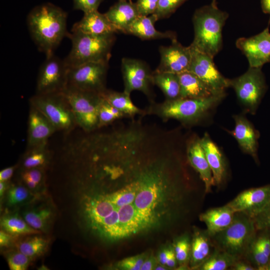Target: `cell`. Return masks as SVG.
I'll return each mask as SVG.
<instances>
[{
	"label": "cell",
	"mask_w": 270,
	"mask_h": 270,
	"mask_svg": "<svg viewBox=\"0 0 270 270\" xmlns=\"http://www.w3.org/2000/svg\"><path fill=\"white\" fill-rule=\"evenodd\" d=\"M256 231L253 218L236 212L231 224L211 238L214 248L238 258H244Z\"/></svg>",
	"instance_id": "obj_5"
},
{
	"label": "cell",
	"mask_w": 270,
	"mask_h": 270,
	"mask_svg": "<svg viewBox=\"0 0 270 270\" xmlns=\"http://www.w3.org/2000/svg\"><path fill=\"white\" fill-rule=\"evenodd\" d=\"M6 260L10 270H25L32 259L18 250L10 252L7 255Z\"/></svg>",
	"instance_id": "obj_39"
},
{
	"label": "cell",
	"mask_w": 270,
	"mask_h": 270,
	"mask_svg": "<svg viewBox=\"0 0 270 270\" xmlns=\"http://www.w3.org/2000/svg\"><path fill=\"white\" fill-rule=\"evenodd\" d=\"M178 76L180 86V98H202L215 95L191 72L185 71Z\"/></svg>",
	"instance_id": "obj_27"
},
{
	"label": "cell",
	"mask_w": 270,
	"mask_h": 270,
	"mask_svg": "<svg viewBox=\"0 0 270 270\" xmlns=\"http://www.w3.org/2000/svg\"><path fill=\"white\" fill-rule=\"evenodd\" d=\"M123 118H127L122 112L102 98L98 110V129L109 126Z\"/></svg>",
	"instance_id": "obj_35"
},
{
	"label": "cell",
	"mask_w": 270,
	"mask_h": 270,
	"mask_svg": "<svg viewBox=\"0 0 270 270\" xmlns=\"http://www.w3.org/2000/svg\"><path fill=\"white\" fill-rule=\"evenodd\" d=\"M191 239L188 234L177 238L172 244L179 268H188L190 254Z\"/></svg>",
	"instance_id": "obj_36"
},
{
	"label": "cell",
	"mask_w": 270,
	"mask_h": 270,
	"mask_svg": "<svg viewBox=\"0 0 270 270\" xmlns=\"http://www.w3.org/2000/svg\"><path fill=\"white\" fill-rule=\"evenodd\" d=\"M68 67L54 54L46 57L37 78L36 94L62 92L68 84Z\"/></svg>",
	"instance_id": "obj_10"
},
{
	"label": "cell",
	"mask_w": 270,
	"mask_h": 270,
	"mask_svg": "<svg viewBox=\"0 0 270 270\" xmlns=\"http://www.w3.org/2000/svg\"><path fill=\"white\" fill-rule=\"evenodd\" d=\"M30 191L22 185H10L6 194V206L9 208H16L30 202V200H34Z\"/></svg>",
	"instance_id": "obj_34"
},
{
	"label": "cell",
	"mask_w": 270,
	"mask_h": 270,
	"mask_svg": "<svg viewBox=\"0 0 270 270\" xmlns=\"http://www.w3.org/2000/svg\"><path fill=\"white\" fill-rule=\"evenodd\" d=\"M171 246L164 248L159 253L157 258L158 262L166 266L167 258L169 254Z\"/></svg>",
	"instance_id": "obj_49"
},
{
	"label": "cell",
	"mask_w": 270,
	"mask_h": 270,
	"mask_svg": "<svg viewBox=\"0 0 270 270\" xmlns=\"http://www.w3.org/2000/svg\"><path fill=\"white\" fill-rule=\"evenodd\" d=\"M158 260L154 256H148L144 260L140 270H155V268L158 264Z\"/></svg>",
	"instance_id": "obj_46"
},
{
	"label": "cell",
	"mask_w": 270,
	"mask_h": 270,
	"mask_svg": "<svg viewBox=\"0 0 270 270\" xmlns=\"http://www.w3.org/2000/svg\"><path fill=\"white\" fill-rule=\"evenodd\" d=\"M186 153L188 162L199 174L204 183L205 192H210L214 185V180L200 138L197 136H192L187 138Z\"/></svg>",
	"instance_id": "obj_16"
},
{
	"label": "cell",
	"mask_w": 270,
	"mask_h": 270,
	"mask_svg": "<svg viewBox=\"0 0 270 270\" xmlns=\"http://www.w3.org/2000/svg\"><path fill=\"white\" fill-rule=\"evenodd\" d=\"M71 31L96 36L118 32L105 14H102L98 10L84 13L82 18L74 24Z\"/></svg>",
	"instance_id": "obj_20"
},
{
	"label": "cell",
	"mask_w": 270,
	"mask_h": 270,
	"mask_svg": "<svg viewBox=\"0 0 270 270\" xmlns=\"http://www.w3.org/2000/svg\"><path fill=\"white\" fill-rule=\"evenodd\" d=\"M226 94L202 98H180L165 100L161 103L151 102L144 110L146 115H154L164 121L174 119L184 125L199 122L224 98Z\"/></svg>",
	"instance_id": "obj_3"
},
{
	"label": "cell",
	"mask_w": 270,
	"mask_h": 270,
	"mask_svg": "<svg viewBox=\"0 0 270 270\" xmlns=\"http://www.w3.org/2000/svg\"><path fill=\"white\" fill-rule=\"evenodd\" d=\"M122 72L124 84V92L130 94L134 90L140 91L148 98L151 102H154L150 90V84H152V72L145 63L135 58H123Z\"/></svg>",
	"instance_id": "obj_12"
},
{
	"label": "cell",
	"mask_w": 270,
	"mask_h": 270,
	"mask_svg": "<svg viewBox=\"0 0 270 270\" xmlns=\"http://www.w3.org/2000/svg\"><path fill=\"white\" fill-rule=\"evenodd\" d=\"M253 220L257 230L270 232V202Z\"/></svg>",
	"instance_id": "obj_41"
},
{
	"label": "cell",
	"mask_w": 270,
	"mask_h": 270,
	"mask_svg": "<svg viewBox=\"0 0 270 270\" xmlns=\"http://www.w3.org/2000/svg\"><path fill=\"white\" fill-rule=\"evenodd\" d=\"M192 58L188 70L196 76L214 94H226V90L230 87V79L220 73L212 58L192 47Z\"/></svg>",
	"instance_id": "obj_11"
},
{
	"label": "cell",
	"mask_w": 270,
	"mask_h": 270,
	"mask_svg": "<svg viewBox=\"0 0 270 270\" xmlns=\"http://www.w3.org/2000/svg\"><path fill=\"white\" fill-rule=\"evenodd\" d=\"M30 105L40 111L56 131L68 132L77 125L72 108L62 92L36 94Z\"/></svg>",
	"instance_id": "obj_6"
},
{
	"label": "cell",
	"mask_w": 270,
	"mask_h": 270,
	"mask_svg": "<svg viewBox=\"0 0 270 270\" xmlns=\"http://www.w3.org/2000/svg\"><path fill=\"white\" fill-rule=\"evenodd\" d=\"M9 181L6 182H0V198L4 196V195L7 191L10 186Z\"/></svg>",
	"instance_id": "obj_50"
},
{
	"label": "cell",
	"mask_w": 270,
	"mask_h": 270,
	"mask_svg": "<svg viewBox=\"0 0 270 270\" xmlns=\"http://www.w3.org/2000/svg\"><path fill=\"white\" fill-rule=\"evenodd\" d=\"M14 236L10 234L1 230L0 231V246L1 248H8L14 244Z\"/></svg>",
	"instance_id": "obj_44"
},
{
	"label": "cell",
	"mask_w": 270,
	"mask_h": 270,
	"mask_svg": "<svg viewBox=\"0 0 270 270\" xmlns=\"http://www.w3.org/2000/svg\"><path fill=\"white\" fill-rule=\"evenodd\" d=\"M235 212L226 204L210 208L200 215V220L204 222L210 236L224 230L232 222Z\"/></svg>",
	"instance_id": "obj_25"
},
{
	"label": "cell",
	"mask_w": 270,
	"mask_h": 270,
	"mask_svg": "<svg viewBox=\"0 0 270 270\" xmlns=\"http://www.w3.org/2000/svg\"><path fill=\"white\" fill-rule=\"evenodd\" d=\"M104 0H72L74 9L84 13L98 10Z\"/></svg>",
	"instance_id": "obj_43"
},
{
	"label": "cell",
	"mask_w": 270,
	"mask_h": 270,
	"mask_svg": "<svg viewBox=\"0 0 270 270\" xmlns=\"http://www.w3.org/2000/svg\"><path fill=\"white\" fill-rule=\"evenodd\" d=\"M119 1H128V0H118Z\"/></svg>",
	"instance_id": "obj_56"
},
{
	"label": "cell",
	"mask_w": 270,
	"mask_h": 270,
	"mask_svg": "<svg viewBox=\"0 0 270 270\" xmlns=\"http://www.w3.org/2000/svg\"><path fill=\"white\" fill-rule=\"evenodd\" d=\"M200 141L212 174L214 185L220 186L226 172L224 156L208 133L204 134Z\"/></svg>",
	"instance_id": "obj_22"
},
{
	"label": "cell",
	"mask_w": 270,
	"mask_h": 270,
	"mask_svg": "<svg viewBox=\"0 0 270 270\" xmlns=\"http://www.w3.org/2000/svg\"><path fill=\"white\" fill-rule=\"evenodd\" d=\"M50 159L47 143L27 148L22 160V169L43 168Z\"/></svg>",
	"instance_id": "obj_31"
},
{
	"label": "cell",
	"mask_w": 270,
	"mask_h": 270,
	"mask_svg": "<svg viewBox=\"0 0 270 270\" xmlns=\"http://www.w3.org/2000/svg\"><path fill=\"white\" fill-rule=\"evenodd\" d=\"M214 249L211 236L206 229L194 228L191 238L190 268L197 270L208 258Z\"/></svg>",
	"instance_id": "obj_21"
},
{
	"label": "cell",
	"mask_w": 270,
	"mask_h": 270,
	"mask_svg": "<svg viewBox=\"0 0 270 270\" xmlns=\"http://www.w3.org/2000/svg\"><path fill=\"white\" fill-rule=\"evenodd\" d=\"M148 256L146 252L128 257L116 264V268L123 270H140L141 266Z\"/></svg>",
	"instance_id": "obj_40"
},
{
	"label": "cell",
	"mask_w": 270,
	"mask_h": 270,
	"mask_svg": "<svg viewBox=\"0 0 270 270\" xmlns=\"http://www.w3.org/2000/svg\"><path fill=\"white\" fill-rule=\"evenodd\" d=\"M28 123L26 148L47 143L48 138L56 131L48 119L32 106Z\"/></svg>",
	"instance_id": "obj_18"
},
{
	"label": "cell",
	"mask_w": 270,
	"mask_h": 270,
	"mask_svg": "<svg viewBox=\"0 0 270 270\" xmlns=\"http://www.w3.org/2000/svg\"><path fill=\"white\" fill-rule=\"evenodd\" d=\"M158 20L154 14L148 16L140 15L124 33L132 34L142 40L175 38L174 34L172 32H161L156 29L154 24Z\"/></svg>",
	"instance_id": "obj_23"
},
{
	"label": "cell",
	"mask_w": 270,
	"mask_h": 270,
	"mask_svg": "<svg viewBox=\"0 0 270 270\" xmlns=\"http://www.w3.org/2000/svg\"><path fill=\"white\" fill-rule=\"evenodd\" d=\"M236 46L246 56L251 68H262L270 62V32L268 27L250 38H240Z\"/></svg>",
	"instance_id": "obj_13"
},
{
	"label": "cell",
	"mask_w": 270,
	"mask_h": 270,
	"mask_svg": "<svg viewBox=\"0 0 270 270\" xmlns=\"http://www.w3.org/2000/svg\"><path fill=\"white\" fill-rule=\"evenodd\" d=\"M26 22L32 39L46 57L54 54L68 33L67 13L52 3H44L33 8L27 16Z\"/></svg>",
	"instance_id": "obj_1"
},
{
	"label": "cell",
	"mask_w": 270,
	"mask_h": 270,
	"mask_svg": "<svg viewBox=\"0 0 270 270\" xmlns=\"http://www.w3.org/2000/svg\"><path fill=\"white\" fill-rule=\"evenodd\" d=\"M240 258L214 247L208 258L198 268V270H226Z\"/></svg>",
	"instance_id": "obj_32"
},
{
	"label": "cell",
	"mask_w": 270,
	"mask_h": 270,
	"mask_svg": "<svg viewBox=\"0 0 270 270\" xmlns=\"http://www.w3.org/2000/svg\"><path fill=\"white\" fill-rule=\"evenodd\" d=\"M235 126L229 132L235 138L242 151L257 162L258 139L260 134L252 124L243 115H234Z\"/></svg>",
	"instance_id": "obj_17"
},
{
	"label": "cell",
	"mask_w": 270,
	"mask_h": 270,
	"mask_svg": "<svg viewBox=\"0 0 270 270\" xmlns=\"http://www.w3.org/2000/svg\"><path fill=\"white\" fill-rule=\"evenodd\" d=\"M62 93L72 108L77 126L86 133L98 130L101 94L68 87Z\"/></svg>",
	"instance_id": "obj_7"
},
{
	"label": "cell",
	"mask_w": 270,
	"mask_h": 270,
	"mask_svg": "<svg viewBox=\"0 0 270 270\" xmlns=\"http://www.w3.org/2000/svg\"><path fill=\"white\" fill-rule=\"evenodd\" d=\"M108 62H90L68 68L66 88L101 94L106 88Z\"/></svg>",
	"instance_id": "obj_9"
},
{
	"label": "cell",
	"mask_w": 270,
	"mask_h": 270,
	"mask_svg": "<svg viewBox=\"0 0 270 270\" xmlns=\"http://www.w3.org/2000/svg\"><path fill=\"white\" fill-rule=\"evenodd\" d=\"M49 240L38 235L28 237L17 244L18 250L32 259L41 256L47 250Z\"/></svg>",
	"instance_id": "obj_33"
},
{
	"label": "cell",
	"mask_w": 270,
	"mask_h": 270,
	"mask_svg": "<svg viewBox=\"0 0 270 270\" xmlns=\"http://www.w3.org/2000/svg\"><path fill=\"white\" fill-rule=\"evenodd\" d=\"M244 258L256 270H265L270 259V232L257 230Z\"/></svg>",
	"instance_id": "obj_19"
},
{
	"label": "cell",
	"mask_w": 270,
	"mask_h": 270,
	"mask_svg": "<svg viewBox=\"0 0 270 270\" xmlns=\"http://www.w3.org/2000/svg\"><path fill=\"white\" fill-rule=\"evenodd\" d=\"M178 262L176 258L175 252L172 246H171L169 254L167 258L166 266L170 268H176Z\"/></svg>",
	"instance_id": "obj_48"
},
{
	"label": "cell",
	"mask_w": 270,
	"mask_h": 270,
	"mask_svg": "<svg viewBox=\"0 0 270 270\" xmlns=\"http://www.w3.org/2000/svg\"><path fill=\"white\" fill-rule=\"evenodd\" d=\"M231 270H256V268L244 258L237 260L230 267Z\"/></svg>",
	"instance_id": "obj_45"
},
{
	"label": "cell",
	"mask_w": 270,
	"mask_h": 270,
	"mask_svg": "<svg viewBox=\"0 0 270 270\" xmlns=\"http://www.w3.org/2000/svg\"><path fill=\"white\" fill-rule=\"evenodd\" d=\"M2 230L18 236L25 235H34L41 234V232L31 227L18 214H6L0 218Z\"/></svg>",
	"instance_id": "obj_30"
},
{
	"label": "cell",
	"mask_w": 270,
	"mask_h": 270,
	"mask_svg": "<svg viewBox=\"0 0 270 270\" xmlns=\"http://www.w3.org/2000/svg\"><path fill=\"white\" fill-rule=\"evenodd\" d=\"M128 1L118 0L105 13L108 20L118 32H124L140 16L135 3Z\"/></svg>",
	"instance_id": "obj_24"
},
{
	"label": "cell",
	"mask_w": 270,
	"mask_h": 270,
	"mask_svg": "<svg viewBox=\"0 0 270 270\" xmlns=\"http://www.w3.org/2000/svg\"><path fill=\"white\" fill-rule=\"evenodd\" d=\"M101 96L112 106L122 112L126 118H133L138 115L146 116L144 110H141L134 105L130 94L124 92H118L107 89Z\"/></svg>",
	"instance_id": "obj_28"
},
{
	"label": "cell",
	"mask_w": 270,
	"mask_h": 270,
	"mask_svg": "<svg viewBox=\"0 0 270 270\" xmlns=\"http://www.w3.org/2000/svg\"><path fill=\"white\" fill-rule=\"evenodd\" d=\"M159 52L160 60L156 70L179 74L188 70L192 58L190 46H183L175 38L170 45L160 46Z\"/></svg>",
	"instance_id": "obj_15"
},
{
	"label": "cell",
	"mask_w": 270,
	"mask_h": 270,
	"mask_svg": "<svg viewBox=\"0 0 270 270\" xmlns=\"http://www.w3.org/2000/svg\"><path fill=\"white\" fill-rule=\"evenodd\" d=\"M212 2L216 3V0H212Z\"/></svg>",
	"instance_id": "obj_55"
},
{
	"label": "cell",
	"mask_w": 270,
	"mask_h": 270,
	"mask_svg": "<svg viewBox=\"0 0 270 270\" xmlns=\"http://www.w3.org/2000/svg\"><path fill=\"white\" fill-rule=\"evenodd\" d=\"M168 268L166 266L162 265L159 263V264H158L157 266H156L155 268V270H168Z\"/></svg>",
	"instance_id": "obj_52"
},
{
	"label": "cell",
	"mask_w": 270,
	"mask_h": 270,
	"mask_svg": "<svg viewBox=\"0 0 270 270\" xmlns=\"http://www.w3.org/2000/svg\"><path fill=\"white\" fill-rule=\"evenodd\" d=\"M186 0H159L154 14L158 20L170 16Z\"/></svg>",
	"instance_id": "obj_38"
},
{
	"label": "cell",
	"mask_w": 270,
	"mask_h": 270,
	"mask_svg": "<svg viewBox=\"0 0 270 270\" xmlns=\"http://www.w3.org/2000/svg\"><path fill=\"white\" fill-rule=\"evenodd\" d=\"M115 34L96 36L80 32L68 33L72 48L64 59L68 68L90 62H106L111 56Z\"/></svg>",
	"instance_id": "obj_4"
},
{
	"label": "cell",
	"mask_w": 270,
	"mask_h": 270,
	"mask_svg": "<svg viewBox=\"0 0 270 270\" xmlns=\"http://www.w3.org/2000/svg\"><path fill=\"white\" fill-rule=\"evenodd\" d=\"M270 202V184L251 188L240 193L226 204L235 212L254 218Z\"/></svg>",
	"instance_id": "obj_14"
},
{
	"label": "cell",
	"mask_w": 270,
	"mask_h": 270,
	"mask_svg": "<svg viewBox=\"0 0 270 270\" xmlns=\"http://www.w3.org/2000/svg\"><path fill=\"white\" fill-rule=\"evenodd\" d=\"M262 68L250 67L240 76L230 79V87L248 112L254 114L266 90Z\"/></svg>",
	"instance_id": "obj_8"
},
{
	"label": "cell",
	"mask_w": 270,
	"mask_h": 270,
	"mask_svg": "<svg viewBox=\"0 0 270 270\" xmlns=\"http://www.w3.org/2000/svg\"><path fill=\"white\" fill-rule=\"evenodd\" d=\"M265 270H270V260Z\"/></svg>",
	"instance_id": "obj_53"
},
{
	"label": "cell",
	"mask_w": 270,
	"mask_h": 270,
	"mask_svg": "<svg viewBox=\"0 0 270 270\" xmlns=\"http://www.w3.org/2000/svg\"><path fill=\"white\" fill-rule=\"evenodd\" d=\"M152 84L162 91L166 100H174L180 98V86L178 74L158 72L155 70L152 74Z\"/></svg>",
	"instance_id": "obj_29"
},
{
	"label": "cell",
	"mask_w": 270,
	"mask_h": 270,
	"mask_svg": "<svg viewBox=\"0 0 270 270\" xmlns=\"http://www.w3.org/2000/svg\"><path fill=\"white\" fill-rule=\"evenodd\" d=\"M260 2L263 12L270 14V0H260Z\"/></svg>",
	"instance_id": "obj_51"
},
{
	"label": "cell",
	"mask_w": 270,
	"mask_h": 270,
	"mask_svg": "<svg viewBox=\"0 0 270 270\" xmlns=\"http://www.w3.org/2000/svg\"><path fill=\"white\" fill-rule=\"evenodd\" d=\"M40 268H41L39 270H48V268H47L46 266H42Z\"/></svg>",
	"instance_id": "obj_54"
},
{
	"label": "cell",
	"mask_w": 270,
	"mask_h": 270,
	"mask_svg": "<svg viewBox=\"0 0 270 270\" xmlns=\"http://www.w3.org/2000/svg\"><path fill=\"white\" fill-rule=\"evenodd\" d=\"M159 0H136L135 3L140 16H149L154 13Z\"/></svg>",
	"instance_id": "obj_42"
},
{
	"label": "cell",
	"mask_w": 270,
	"mask_h": 270,
	"mask_svg": "<svg viewBox=\"0 0 270 270\" xmlns=\"http://www.w3.org/2000/svg\"><path fill=\"white\" fill-rule=\"evenodd\" d=\"M16 166L6 168L0 172V182L9 181L13 175Z\"/></svg>",
	"instance_id": "obj_47"
},
{
	"label": "cell",
	"mask_w": 270,
	"mask_h": 270,
	"mask_svg": "<svg viewBox=\"0 0 270 270\" xmlns=\"http://www.w3.org/2000/svg\"><path fill=\"white\" fill-rule=\"evenodd\" d=\"M228 16L212 2L197 9L192 18L194 38L190 46L214 58L222 48V30Z\"/></svg>",
	"instance_id": "obj_2"
},
{
	"label": "cell",
	"mask_w": 270,
	"mask_h": 270,
	"mask_svg": "<svg viewBox=\"0 0 270 270\" xmlns=\"http://www.w3.org/2000/svg\"><path fill=\"white\" fill-rule=\"evenodd\" d=\"M22 216L32 228L46 232L54 217V209L46 203L32 205L22 212Z\"/></svg>",
	"instance_id": "obj_26"
},
{
	"label": "cell",
	"mask_w": 270,
	"mask_h": 270,
	"mask_svg": "<svg viewBox=\"0 0 270 270\" xmlns=\"http://www.w3.org/2000/svg\"><path fill=\"white\" fill-rule=\"evenodd\" d=\"M22 182L31 191H37L44 184V168H32L22 169L20 174Z\"/></svg>",
	"instance_id": "obj_37"
}]
</instances>
